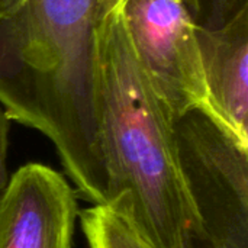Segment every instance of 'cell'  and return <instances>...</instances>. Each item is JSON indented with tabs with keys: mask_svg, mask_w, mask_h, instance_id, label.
Listing matches in <instances>:
<instances>
[{
	"mask_svg": "<svg viewBox=\"0 0 248 248\" xmlns=\"http://www.w3.org/2000/svg\"><path fill=\"white\" fill-rule=\"evenodd\" d=\"M99 0H26L0 16V106L55 145L76 192L106 205L109 174L94 86Z\"/></svg>",
	"mask_w": 248,
	"mask_h": 248,
	"instance_id": "1",
	"label": "cell"
},
{
	"mask_svg": "<svg viewBox=\"0 0 248 248\" xmlns=\"http://www.w3.org/2000/svg\"><path fill=\"white\" fill-rule=\"evenodd\" d=\"M94 86L109 174L106 206L155 248H195L198 224L173 119L137 61L122 9L99 17Z\"/></svg>",
	"mask_w": 248,
	"mask_h": 248,
	"instance_id": "2",
	"label": "cell"
},
{
	"mask_svg": "<svg viewBox=\"0 0 248 248\" xmlns=\"http://www.w3.org/2000/svg\"><path fill=\"white\" fill-rule=\"evenodd\" d=\"M183 183L208 248H248V147L203 109L173 122Z\"/></svg>",
	"mask_w": 248,
	"mask_h": 248,
	"instance_id": "3",
	"label": "cell"
},
{
	"mask_svg": "<svg viewBox=\"0 0 248 248\" xmlns=\"http://www.w3.org/2000/svg\"><path fill=\"white\" fill-rule=\"evenodd\" d=\"M122 15L137 61L151 89L179 119L206 108L199 22L183 0H126Z\"/></svg>",
	"mask_w": 248,
	"mask_h": 248,
	"instance_id": "4",
	"label": "cell"
},
{
	"mask_svg": "<svg viewBox=\"0 0 248 248\" xmlns=\"http://www.w3.org/2000/svg\"><path fill=\"white\" fill-rule=\"evenodd\" d=\"M76 190L57 170L28 163L0 195V248H73Z\"/></svg>",
	"mask_w": 248,
	"mask_h": 248,
	"instance_id": "5",
	"label": "cell"
},
{
	"mask_svg": "<svg viewBox=\"0 0 248 248\" xmlns=\"http://www.w3.org/2000/svg\"><path fill=\"white\" fill-rule=\"evenodd\" d=\"M206 108L224 129L248 147V4L217 28L198 26Z\"/></svg>",
	"mask_w": 248,
	"mask_h": 248,
	"instance_id": "6",
	"label": "cell"
},
{
	"mask_svg": "<svg viewBox=\"0 0 248 248\" xmlns=\"http://www.w3.org/2000/svg\"><path fill=\"white\" fill-rule=\"evenodd\" d=\"M78 217L89 248H155L106 205H93L78 212Z\"/></svg>",
	"mask_w": 248,
	"mask_h": 248,
	"instance_id": "7",
	"label": "cell"
},
{
	"mask_svg": "<svg viewBox=\"0 0 248 248\" xmlns=\"http://www.w3.org/2000/svg\"><path fill=\"white\" fill-rule=\"evenodd\" d=\"M247 4L248 0H202V20L199 25L217 28L230 20Z\"/></svg>",
	"mask_w": 248,
	"mask_h": 248,
	"instance_id": "8",
	"label": "cell"
},
{
	"mask_svg": "<svg viewBox=\"0 0 248 248\" xmlns=\"http://www.w3.org/2000/svg\"><path fill=\"white\" fill-rule=\"evenodd\" d=\"M9 132H10V119L4 109L0 106V195L9 185L7 173V148H9Z\"/></svg>",
	"mask_w": 248,
	"mask_h": 248,
	"instance_id": "9",
	"label": "cell"
},
{
	"mask_svg": "<svg viewBox=\"0 0 248 248\" xmlns=\"http://www.w3.org/2000/svg\"><path fill=\"white\" fill-rule=\"evenodd\" d=\"M125 1L126 0H99V16L108 15L115 10H121ZM183 1L189 6V9L192 10V13L199 22L202 13V0H183Z\"/></svg>",
	"mask_w": 248,
	"mask_h": 248,
	"instance_id": "10",
	"label": "cell"
},
{
	"mask_svg": "<svg viewBox=\"0 0 248 248\" xmlns=\"http://www.w3.org/2000/svg\"><path fill=\"white\" fill-rule=\"evenodd\" d=\"M26 0H0V16H4L17 7H20Z\"/></svg>",
	"mask_w": 248,
	"mask_h": 248,
	"instance_id": "11",
	"label": "cell"
}]
</instances>
